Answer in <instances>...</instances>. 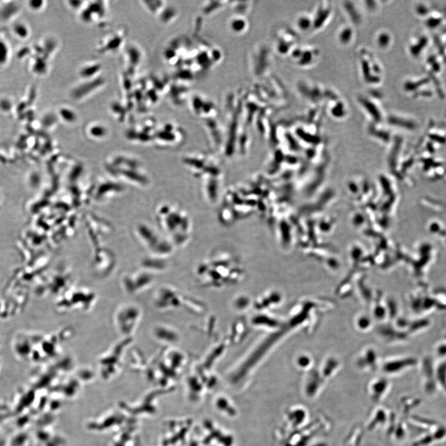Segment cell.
<instances>
[{
  "mask_svg": "<svg viewBox=\"0 0 446 446\" xmlns=\"http://www.w3.org/2000/svg\"><path fill=\"white\" fill-rule=\"evenodd\" d=\"M351 37H352V31L348 28L343 29V31L340 33V41L343 43H347L350 41Z\"/></svg>",
  "mask_w": 446,
  "mask_h": 446,
  "instance_id": "cell-8",
  "label": "cell"
},
{
  "mask_svg": "<svg viewBox=\"0 0 446 446\" xmlns=\"http://www.w3.org/2000/svg\"><path fill=\"white\" fill-rule=\"evenodd\" d=\"M363 102L365 108L368 110V112H369L371 115L374 114L375 116L377 115V114H379V113L374 104L371 103L368 101H363Z\"/></svg>",
  "mask_w": 446,
  "mask_h": 446,
  "instance_id": "cell-9",
  "label": "cell"
},
{
  "mask_svg": "<svg viewBox=\"0 0 446 446\" xmlns=\"http://www.w3.org/2000/svg\"><path fill=\"white\" fill-rule=\"evenodd\" d=\"M101 69L99 64H92L82 68L80 74L84 78H89L96 74Z\"/></svg>",
  "mask_w": 446,
  "mask_h": 446,
  "instance_id": "cell-5",
  "label": "cell"
},
{
  "mask_svg": "<svg viewBox=\"0 0 446 446\" xmlns=\"http://www.w3.org/2000/svg\"><path fill=\"white\" fill-rule=\"evenodd\" d=\"M60 114L63 119L67 122H74L76 119V113H75L74 110L68 108V107H65L64 108L61 109L60 111Z\"/></svg>",
  "mask_w": 446,
  "mask_h": 446,
  "instance_id": "cell-6",
  "label": "cell"
},
{
  "mask_svg": "<svg viewBox=\"0 0 446 446\" xmlns=\"http://www.w3.org/2000/svg\"><path fill=\"white\" fill-rule=\"evenodd\" d=\"M298 24H299L300 29L305 30L309 28V27L311 26L310 25L311 24V21L307 17H301L298 21Z\"/></svg>",
  "mask_w": 446,
  "mask_h": 446,
  "instance_id": "cell-10",
  "label": "cell"
},
{
  "mask_svg": "<svg viewBox=\"0 0 446 446\" xmlns=\"http://www.w3.org/2000/svg\"><path fill=\"white\" fill-rule=\"evenodd\" d=\"M391 41L389 34L386 33H382L379 35L377 38V44L381 48H385L389 46Z\"/></svg>",
  "mask_w": 446,
  "mask_h": 446,
  "instance_id": "cell-7",
  "label": "cell"
},
{
  "mask_svg": "<svg viewBox=\"0 0 446 446\" xmlns=\"http://www.w3.org/2000/svg\"><path fill=\"white\" fill-rule=\"evenodd\" d=\"M430 44V37L425 33L417 34V36L411 39L410 42L409 52L413 58L422 57L427 51Z\"/></svg>",
  "mask_w": 446,
  "mask_h": 446,
  "instance_id": "cell-4",
  "label": "cell"
},
{
  "mask_svg": "<svg viewBox=\"0 0 446 446\" xmlns=\"http://www.w3.org/2000/svg\"><path fill=\"white\" fill-rule=\"evenodd\" d=\"M416 13L422 18L428 28L435 29L441 26L445 21V14L442 11L433 7L427 2H421L415 7Z\"/></svg>",
  "mask_w": 446,
  "mask_h": 446,
  "instance_id": "cell-3",
  "label": "cell"
},
{
  "mask_svg": "<svg viewBox=\"0 0 446 446\" xmlns=\"http://www.w3.org/2000/svg\"><path fill=\"white\" fill-rule=\"evenodd\" d=\"M405 90L416 99L432 98L436 92L434 85L427 75L408 79L405 82Z\"/></svg>",
  "mask_w": 446,
  "mask_h": 446,
  "instance_id": "cell-2",
  "label": "cell"
},
{
  "mask_svg": "<svg viewBox=\"0 0 446 446\" xmlns=\"http://www.w3.org/2000/svg\"><path fill=\"white\" fill-rule=\"evenodd\" d=\"M440 54H433L426 60V74L433 82L436 92L442 98L446 96L445 87L443 82V60Z\"/></svg>",
  "mask_w": 446,
  "mask_h": 446,
  "instance_id": "cell-1",
  "label": "cell"
}]
</instances>
